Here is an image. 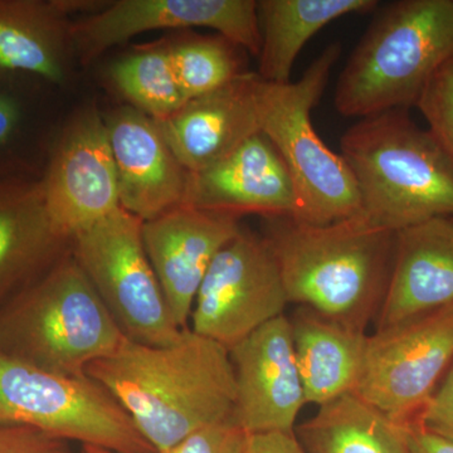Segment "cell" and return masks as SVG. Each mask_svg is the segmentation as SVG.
<instances>
[{
	"instance_id": "cell-1",
	"label": "cell",
	"mask_w": 453,
	"mask_h": 453,
	"mask_svg": "<svg viewBox=\"0 0 453 453\" xmlns=\"http://www.w3.org/2000/svg\"><path fill=\"white\" fill-rule=\"evenodd\" d=\"M86 374L119 402L157 453L234 414L237 388L228 349L190 329L166 347L127 338Z\"/></svg>"
},
{
	"instance_id": "cell-2",
	"label": "cell",
	"mask_w": 453,
	"mask_h": 453,
	"mask_svg": "<svg viewBox=\"0 0 453 453\" xmlns=\"http://www.w3.org/2000/svg\"><path fill=\"white\" fill-rule=\"evenodd\" d=\"M265 238L288 303L365 332L380 312L395 265L396 234L363 216L327 225L266 219Z\"/></svg>"
},
{
	"instance_id": "cell-3",
	"label": "cell",
	"mask_w": 453,
	"mask_h": 453,
	"mask_svg": "<svg viewBox=\"0 0 453 453\" xmlns=\"http://www.w3.org/2000/svg\"><path fill=\"white\" fill-rule=\"evenodd\" d=\"M340 155L357 189L362 216L399 232L453 217V165L408 110L360 119L340 139Z\"/></svg>"
},
{
	"instance_id": "cell-4",
	"label": "cell",
	"mask_w": 453,
	"mask_h": 453,
	"mask_svg": "<svg viewBox=\"0 0 453 453\" xmlns=\"http://www.w3.org/2000/svg\"><path fill=\"white\" fill-rule=\"evenodd\" d=\"M453 59V0H399L372 20L336 85V110L366 118L416 106Z\"/></svg>"
},
{
	"instance_id": "cell-5",
	"label": "cell",
	"mask_w": 453,
	"mask_h": 453,
	"mask_svg": "<svg viewBox=\"0 0 453 453\" xmlns=\"http://www.w3.org/2000/svg\"><path fill=\"white\" fill-rule=\"evenodd\" d=\"M125 339L71 250L0 306V351L57 374L85 377Z\"/></svg>"
},
{
	"instance_id": "cell-6",
	"label": "cell",
	"mask_w": 453,
	"mask_h": 453,
	"mask_svg": "<svg viewBox=\"0 0 453 453\" xmlns=\"http://www.w3.org/2000/svg\"><path fill=\"white\" fill-rule=\"evenodd\" d=\"M340 53L339 43L329 44L297 81L271 83L258 77L255 85L259 130L290 170L301 204L296 220L310 225L362 216L350 170L312 125V110L323 97Z\"/></svg>"
},
{
	"instance_id": "cell-7",
	"label": "cell",
	"mask_w": 453,
	"mask_h": 453,
	"mask_svg": "<svg viewBox=\"0 0 453 453\" xmlns=\"http://www.w3.org/2000/svg\"><path fill=\"white\" fill-rule=\"evenodd\" d=\"M0 422L118 453H157L103 386L44 371L0 351Z\"/></svg>"
},
{
	"instance_id": "cell-8",
	"label": "cell",
	"mask_w": 453,
	"mask_h": 453,
	"mask_svg": "<svg viewBox=\"0 0 453 453\" xmlns=\"http://www.w3.org/2000/svg\"><path fill=\"white\" fill-rule=\"evenodd\" d=\"M71 253L127 339L150 347L177 342L183 330L146 255L142 219L119 207L73 235Z\"/></svg>"
},
{
	"instance_id": "cell-9",
	"label": "cell",
	"mask_w": 453,
	"mask_h": 453,
	"mask_svg": "<svg viewBox=\"0 0 453 453\" xmlns=\"http://www.w3.org/2000/svg\"><path fill=\"white\" fill-rule=\"evenodd\" d=\"M288 303L281 271L266 238L242 226L208 268L189 329L231 350L283 315Z\"/></svg>"
},
{
	"instance_id": "cell-10",
	"label": "cell",
	"mask_w": 453,
	"mask_h": 453,
	"mask_svg": "<svg viewBox=\"0 0 453 453\" xmlns=\"http://www.w3.org/2000/svg\"><path fill=\"white\" fill-rule=\"evenodd\" d=\"M453 362V308L368 336L354 395L393 421H414Z\"/></svg>"
},
{
	"instance_id": "cell-11",
	"label": "cell",
	"mask_w": 453,
	"mask_h": 453,
	"mask_svg": "<svg viewBox=\"0 0 453 453\" xmlns=\"http://www.w3.org/2000/svg\"><path fill=\"white\" fill-rule=\"evenodd\" d=\"M41 183L53 225L70 240L120 207L109 133L96 107H83L65 125Z\"/></svg>"
},
{
	"instance_id": "cell-12",
	"label": "cell",
	"mask_w": 453,
	"mask_h": 453,
	"mask_svg": "<svg viewBox=\"0 0 453 453\" xmlns=\"http://www.w3.org/2000/svg\"><path fill=\"white\" fill-rule=\"evenodd\" d=\"M193 27L213 29L252 56L261 52L255 0H118L73 23L74 57L88 65L142 33Z\"/></svg>"
},
{
	"instance_id": "cell-13",
	"label": "cell",
	"mask_w": 453,
	"mask_h": 453,
	"mask_svg": "<svg viewBox=\"0 0 453 453\" xmlns=\"http://www.w3.org/2000/svg\"><path fill=\"white\" fill-rule=\"evenodd\" d=\"M235 374L232 418L247 434L292 432L306 405L290 318L273 319L229 350Z\"/></svg>"
},
{
	"instance_id": "cell-14",
	"label": "cell",
	"mask_w": 453,
	"mask_h": 453,
	"mask_svg": "<svg viewBox=\"0 0 453 453\" xmlns=\"http://www.w3.org/2000/svg\"><path fill=\"white\" fill-rule=\"evenodd\" d=\"M241 229L240 217L186 205L142 222L146 255L179 329H189L208 268Z\"/></svg>"
},
{
	"instance_id": "cell-15",
	"label": "cell",
	"mask_w": 453,
	"mask_h": 453,
	"mask_svg": "<svg viewBox=\"0 0 453 453\" xmlns=\"http://www.w3.org/2000/svg\"><path fill=\"white\" fill-rule=\"evenodd\" d=\"M186 207L242 217L299 219L301 204L290 170L262 133L201 172L189 173Z\"/></svg>"
},
{
	"instance_id": "cell-16",
	"label": "cell",
	"mask_w": 453,
	"mask_h": 453,
	"mask_svg": "<svg viewBox=\"0 0 453 453\" xmlns=\"http://www.w3.org/2000/svg\"><path fill=\"white\" fill-rule=\"evenodd\" d=\"M104 119L120 207L142 222L183 207L189 172L173 153L159 124L129 105Z\"/></svg>"
},
{
	"instance_id": "cell-17",
	"label": "cell",
	"mask_w": 453,
	"mask_h": 453,
	"mask_svg": "<svg viewBox=\"0 0 453 453\" xmlns=\"http://www.w3.org/2000/svg\"><path fill=\"white\" fill-rule=\"evenodd\" d=\"M453 308V217L396 232L395 265L375 330Z\"/></svg>"
},
{
	"instance_id": "cell-18",
	"label": "cell",
	"mask_w": 453,
	"mask_h": 453,
	"mask_svg": "<svg viewBox=\"0 0 453 453\" xmlns=\"http://www.w3.org/2000/svg\"><path fill=\"white\" fill-rule=\"evenodd\" d=\"M257 73H243L220 88L188 100L159 121L173 153L189 173L225 159L259 130L255 104Z\"/></svg>"
},
{
	"instance_id": "cell-19",
	"label": "cell",
	"mask_w": 453,
	"mask_h": 453,
	"mask_svg": "<svg viewBox=\"0 0 453 453\" xmlns=\"http://www.w3.org/2000/svg\"><path fill=\"white\" fill-rule=\"evenodd\" d=\"M95 2L0 0V71L35 74L64 85L74 57L70 16Z\"/></svg>"
},
{
	"instance_id": "cell-20",
	"label": "cell",
	"mask_w": 453,
	"mask_h": 453,
	"mask_svg": "<svg viewBox=\"0 0 453 453\" xmlns=\"http://www.w3.org/2000/svg\"><path fill=\"white\" fill-rule=\"evenodd\" d=\"M71 250L57 231L41 181L0 180V306Z\"/></svg>"
},
{
	"instance_id": "cell-21",
	"label": "cell",
	"mask_w": 453,
	"mask_h": 453,
	"mask_svg": "<svg viewBox=\"0 0 453 453\" xmlns=\"http://www.w3.org/2000/svg\"><path fill=\"white\" fill-rule=\"evenodd\" d=\"M290 321L306 404L320 408L356 392L369 335L303 306Z\"/></svg>"
},
{
	"instance_id": "cell-22",
	"label": "cell",
	"mask_w": 453,
	"mask_h": 453,
	"mask_svg": "<svg viewBox=\"0 0 453 453\" xmlns=\"http://www.w3.org/2000/svg\"><path fill=\"white\" fill-rule=\"evenodd\" d=\"M375 0H261L257 2L261 52L257 76L262 81L288 83L301 50L339 18L366 13Z\"/></svg>"
},
{
	"instance_id": "cell-23",
	"label": "cell",
	"mask_w": 453,
	"mask_h": 453,
	"mask_svg": "<svg viewBox=\"0 0 453 453\" xmlns=\"http://www.w3.org/2000/svg\"><path fill=\"white\" fill-rule=\"evenodd\" d=\"M299 440L309 453H412L405 425L354 393L319 408Z\"/></svg>"
},
{
	"instance_id": "cell-24",
	"label": "cell",
	"mask_w": 453,
	"mask_h": 453,
	"mask_svg": "<svg viewBox=\"0 0 453 453\" xmlns=\"http://www.w3.org/2000/svg\"><path fill=\"white\" fill-rule=\"evenodd\" d=\"M111 81L129 106L155 121L178 111L187 98L175 77L169 40L139 47L112 65Z\"/></svg>"
},
{
	"instance_id": "cell-25",
	"label": "cell",
	"mask_w": 453,
	"mask_h": 453,
	"mask_svg": "<svg viewBox=\"0 0 453 453\" xmlns=\"http://www.w3.org/2000/svg\"><path fill=\"white\" fill-rule=\"evenodd\" d=\"M241 50L219 35L169 40L173 68L187 100L220 88L246 73Z\"/></svg>"
},
{
	"instance_id": "cell-26",
	"label": "cell",
	"mask_w": 453,
	"mask_h": 453,
	"mask_svg": "<svg viewBox=\"0 0 453 453\" xmlns=\"http://www.w3.org/2000/svg\"><path fill=\"white\" fill-rule=\"evenodd\" d=\"M427 130L453 165V59L440 68L416 105Z\"/></svg>"
},
{
	"instance_id": "cell-27",
	"label": "cell",
	"mask_w": 453,
	"mask_h": 453,
	"mask_svg": "<svg viewBox=\"0 0 453 453\" xmlns=\"http://www.w3.org/2000/svg\"><path fill=\"white\" fill-rule=\"evenodd\" d=\"M249 434L234 418L193 432L165 453H244Z\"/></svg>"
},
{
	"instance_id": "cell-28",
	"label": "cell",
	"mask_w": 453,
	"mask_h": 453,
	"mask_svg": "<svg viewBox=\"0 0 453 453\" xmlns=\"http://www.w3.org/2000/svg\"><path fill=\"white\" fill-rule=\"evenodd\" d=\"M0 453H74L67 441L28 426L0 422Z\"/></svg>"
},
{
	"instance_id": "cell-29",
	"label": "cell",
	"mask_w": 453,
	"mask_h": 453,
	"mask_svg": "<svg viewBox=\"0 0 453 453\" xmlns=\"http://www.w3.org/2000/svg\"><path fill=\"white\" fill-rule=\"evenodd\" d=\"M416 421L453 441V362Z\"/></svg>"
},
{
	"instance_id": "cell-30",
	"label": "cell",
	"mask_w": 453,
	"mask_h": 453,
	"mask_svg": "<svg viewBox=\"0 0 453 453\" xmlns=\"http://www.w3.org/2000/svg\"><path fill=\"white\" fill-rule=\"evenodd\" d=\"M244 453H309L295 431H270L249 434Z\"/></svg>"
},
{
	"instance_id": "cell-31",
	"label": "cell",
	"mask_w": 453,
	"mask_h": 453,
	"mask_svg": "<svg viewBox=\"0 0 453 453\" xmlns=\"http://www.w3.org/2000/svg\"><path fill=\"white\" fill-rule=\"evenodd\" d=\"M412 453H453V441L426 428L418 421L405 425Z\"/></svg>"
},
{
	"instance_id": "cell-32",
	"label": "cell",
	"mask_w": 453,
	"mask_h": 453,
	"mask_svg": "<svg viewBox=\"0 0 453 453\" xmlns=\"http://www.w3.org/2000/svg\"><path fill=\"white\" fill-rule=\"evenodd\" d=\"M20 121V109L17 101L0 92V146L13 138Z\"/></svg>"
},
{
	"instance_id": "cell-33",
	"label": "cell",
	"mask_w": 453,
	"mask_h": 453,
	"mask_svg": "<svg viewBox=\"0 0 453 453\" xmlns=\"http://www.w3.org/2000/svg\"><path fill=\"white\" fill-rule=\"evenodd\" d=\"M81 453H118V452L109 451V449H101V447L83 445Z\"/></svg>"
}]
</instances>
